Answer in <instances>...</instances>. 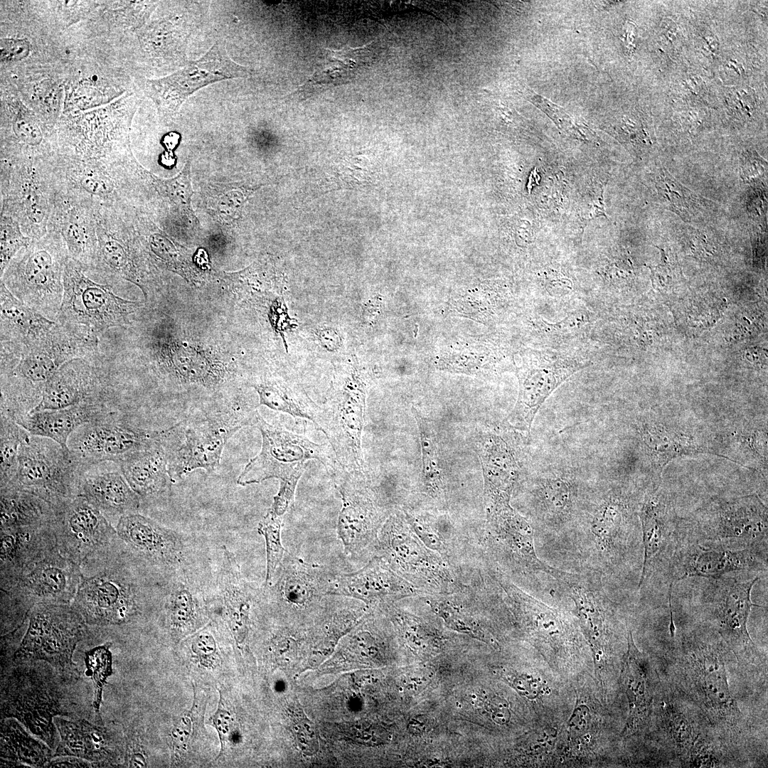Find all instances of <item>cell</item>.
Listing matches in <instances>:
<instances>
[{"label": "cell", "instance_id": "cell-1", "mask_svg": "<svg viewBox=\"0 0 768 768\" xmlns=\"http://www.w3.org/2000/svg\"><path fill=\"white\" fill-rule=\"evenodd\" d=\"M80 581L71 605L90 626L127 624L157 594L155 572L124 546L80 565Z\"/></svg>", "mask_w": 768, "mask_h": 768}, {"label": "cell", "instance_id": "cell-2", "mask_svg": "<svg viewBox=\"0 0 768 768\" xmlns=\"http://www.w3.org/2000/svg\"><path fill=\"white\" fill-rule=\"evenodd\" d=\"M0 345L1 412L15 419L38 405L61 366L100 349V342L73 335L57 323L46 336L28 346Z\"/></svg>", "mask_w": 768, "mask_h": 768}, {"label": "cell", "instance_id": "cell-3", "mask_svg": "<svg viewBox=\"0 0 768 768\" xmlns=\"http://www.w3.org/2000/svg\"><path fill=\"white\" fill-rule=\"evenodd\" d=\"M636 504L622 494H608L595 505L578 535L587 568L602 577L641 575L643 545Z\"/></svg>", "mask_w": 768, "mask_h": 768}, {"label": "cell", "instance_id": "cell-4", "mask_svg": "<svg viewBox=\"0 0 768 768\" xmlns=\"http://www.w3.org/2000/svg\"><path fill=\"white\" fill-rule=\"evenodd\" d=\"M49 667L26 662L16 667L1 689V713L4 718L17 719L53 749L58 746L55 718H73L75 710L61 683L64 677Z\"/></svg>", "mask_w": 768, "mask_h": 768}, {"label": "cell", "instance_id": "cell-5", "mask_svg": "<svg viewBox=\"0 0 768 768\" xmlns=\"http://www.w3.org/2000/svg\"><path fill=\"white\" fill-rule=\"evenodd\" d=\"M85 269L68 257L63 272V297L55 321L79 338L100 342L113 328L124 326L141 304L117 296L109 284L97 283Z\"/></svg>", "mask_w": 768, "mask_h": 768}, {"label": "cell", "instance_id": "cell-6", "mask_svg": "<svg viewBox=\"0 0 768 768\" xmlns=\"http://www.w3.org/2000/svg\"><path fill=\"white\" fill-rule=\"evenodd\" d=\"M81 577L80 565L58 548L26 565L16 576L0 580L1 624L18 626L37 604H71Z\"/></svg>", "mask_w": 768, "mask_h": 768}, {"label": "cell", "instance_id": "cell-7", "mask_svg": "<svg viewBox=\"0 0 768 768\" xmlns=\"http://www.w3.org/2000/svg\"><path fill=\"white\" fill-rule=\"evenodd\" d=\"M366 384L358 362L336 372L316 425L325 434L336 462L348 471H363L361 435Z\"/></svg>", "mask_w": 768, "mask_h": 768}, {"label": "cell", "instance_id": "cell-8", "mask_svg": "<svg viewBox=\"0 0 768 768\" xmlns=\"http://www.w3.org/2000/svg\"><path fill=\"white\" fill-rule=\"evenodd\" d=\"M256 407L248 404L233 406L175 425L182 432L181 439L174 449H166L172 483L198 469L215 471L229 439L241 428L255 425L259 415Z\"/></svg>", "mask_w": 768, "mask_h": 768}, {"label": "cell", "instance_id": "cell-9", "mask_svg": "<svg viewBox=\"0 0 768 768\" xmlns=\"http://www.w3.org/2000/svg\"><path fill=\"white\" fill-rule=\"evenodd\" d=\"M18 626L24 634L14 654V661H41L65 673L78 672L73 656L88 625L71 604H37Z\"/></svg>", "mask_w": 768, "mask_h": 768}, {"label": "cell", "instance_id": "cell-10", "mask_svg": "<svg viewBox=\"0 0 768 768\" xmlns=\"http://www.w3.org/2000/svg\"><path fill=\"white\" fill-rule=\"evenodd\" d=\"M683 521L702 544L733 550L767 549V508L755 494L713 500Z\"/></svg>", "mask_w": 768, "mask_h": 768}, {"label": "cell", "instance_id": "cell-11", "mask_svg": "<svg viewBox=\"0 0 768 768\" xmlns=\"http://www.w3.org/2000/svg\"><path fill=\"white\" fill-rule=\"evenodd\" d=\"M262 435L260 452L245 465L237 484L247 486L267 479H279V485L296 487L306 462L319 461L330 475L337 462L331 446L319 444L304 436L271 425L259 414L255 425Z\"/></svg>", "mask_w": 768, "mask_h": 768}, {"label": "cell", "instance_id": "cell-12", "mask_svg": "<svg viewBox=\"0 0 768 768\" xmlns=\"http://www.w3.org/2000/svg\"><path fill=\"white\" fill-rule=\"evenodd\" d=\"M767 573V549L729 550L699 543L687 531L683 520L658 582L673 586L688 577L716 578L723 576L759 577Z\"/></svg>", "mask_w": 768, "mask_h": 768}, {"label": "cell", "instance_id": "cell-13", "mask_svg": "<svg viewBox=\"0 0 768 768\" xmlns=\"http://www.w3.org/2000/svg\"><path fill=\"white\" fill-rule=\"evenodd\" d=\"M378 555L421 592L449 594L454 580L443 558L428 548L401 513L390 515L375 545Z\"/></svg>", "mask_w": 768, "mask_h": 768}, {"label": "cell", "instance_id": "cell-14", "mask_svg": "<svg viewBox=\"0 0 768 768\" xmlns=\"http://www.w3.org/2000/svg\"><path fill=\"white\" fill-rule=\"evenodd\" d=\"M81 466L69 449L48 438L26 434L14 486L56 507L78 495Z\"/></svg>", "mask_w": 768, "mask_h": 768}, {"label": "cell", "instance_id": "cell-15", "mask_svg": "<svg viewBox=\"0 0 768 768\" xmlns=\"http://www.w3.org/2000/svg\"><path fill=\"white\" fill-rule=\"evenodd\" d=\"M67 259L60 246L38 243L14 258L1 280L18 299L55 321L63 297Z\"/></svg>", "mask_w": 768, "mask_h": 768}, {"label": "cell", "instance_id": "cell-16", "mask_svg": "<svg viewBox=\"0 0 768 768\" xmlns=\"http://www.w3.org/2000/svg\"><path fill=\"white\" fill-rule=\"evenodd\" d=\"M53 509L58 549L76 564L102 558L122 546L114 526L84 496L78 495Z\"/></svg>", "mask_w": 768, "mask_h": 768}, {"label": "cell", "instance_id": "cell-17", "mask_svg": "<svg viewBox=\"0 0 768 768\" xmlns=\"http://www.w3.org/2000/svg\"><path fill=\"white\" fill-rule=\"evenodd\" d=\"M330 476L342 501L338 536L344 553L357 557L368 547L375 546L386 513L374 498L363 471H348L337 462Z\"/></svg>", "mask_w": 768, "mask_h": 768}, {"label": "cell", "instance_id": "cell-18", "mask_svg": "<svg viewBox=\"0 0 768 768\" xmlns=\"http://www.w3.org/2000/svg\"><path fill=\"white\" fill-rule=\"evenodd\" d=\"M161 433L136 427L106 410L79 427L68 445L81 468L105 462L119 464L159 439Z\"/></svg>", "mask_w": 768, "mask_h": 768}, {"label": "cell", "instance_id": "cell-19", "mask_svg": "<svg viewBox=\"0 0 768 768\" xmlns=\"http://www.w3.org/2000/svg\"><path fill=\"white\" fill-rule=\"evenodd\" d=\"M107 368L100 350L93 355L66 362L48 381L40 402L31 411L59 410L82 402L108 400L112 390Z\"/></svg>", "mask_w": 768, "mask_h": 768}, {"label": "cell", "instance_id": "cell-20", "mask_svg": "<svg viewBox=\"0 0 768 768\" xmlns=\"http://www.w3.org/2000/svg\"><path fill=\"white\" fill-rule=\"evenodd\" d=\"M703 579L698 594L714 615L722 637L734 650L754 649L747 624L752 607H761L751 600L752 590L760 577Z\"/></svg>", "mask_w": 768, "mask_h": 768}, {"label": "cell", "instance_id": "cell-21", "mask_svg": "<svg viewBox=\"0 0 768 768\" xmlns=\"http://www.w3.org/2000/svg\"><path fill=\"white\" fill-rule=\"evenodd\" d=\"M336 572L286 552L272 582L260 593L292 612L320 608L329 595Z\"/></svg>", "mask_w": 768, "mask_h": 768}, {"label": "cell", "instance_id": "cell-22", "mask_svg": "<svg viewBox=\"0 0 768 768\" xmlns=\"http://www.w3.org/2000/svg\"><path fill=\"white\" fill-rule=\"evenodd\" d=\"M643 545L642 568L638 587L641 593L656 580L674 542L680 523L673 503L659 485L652 487L639 504Z\"/></svg>", "mask_w": 768, "mask_h": 768}, {"label": "cell", "instance_id": "cell-23", "mask_svg": "<svg viewBox=\"0 0 768 768\" xmlns=\"http://www.w3.org/2000/svg\"><path fill=\"white\" fill-rule=\"evenodd\" d=\"M551 577L573 602L594 655L600 656L607 637V618L612 606L603 587L602 575L589 568L575 572L554 567Z\"/></svg>", "mask_w": 768, "mask_h": 768}, {"label": "cell", "instance_id": "cell-24", "mask_svg": "<svg viewBox=\"0 0 768 768\" xmlns=\"http://www.w3.org/2000/svg\"><path fill=\"white\" fill-rule=\"evenodd\" d=\"M487 521L489 545L501 563L525 575H551L553 567L538 558L533 528L525 518L511 508Z\"/></svg>", "mask_w": 768, "mask_h": 768}, {"label": "cell", "instance_id": "cell-25", "mask_svg": "<svg viewBox=\"0 0 768 768\" xmlns=\"http://www.w3.org/2000/svg\"><path fill=\"white\" fill-rule=\"evenodd\" d=\"M248 70L228 56L225 46L216 43L198 60L158 80L156 90L162 105L176 112L194 92L210 83L247 76Z\"/></svg>", "mask_w": 768, "mask_h": 768}, {"label": "cell", "instance_id": "cell-26", "mask_svg": "<svg viewBox=\"0 0 768 768\" xmlns=\"http://www.w3.org/2000/svg\"><path fill=\"white\" fill-rule=\"evenodd\" d=\"M114 528L125 548L154 572L183 558L179 535L148 516L138 512L124 515Z\"/></svg>", "mask_w": 768, "mask_h": 768}, {"label": "cell", "instance_id": "cell-27", "mask_svg": "<svg viewBox=\"0 0 768 768\" xmlns=\"http://www.w3.org/2000/svg\"><path fill=\"white\" fill-rule=\"evenodd\" d=\"M419 593L422 592L377 555L358 570L336 572L331 594L356 599L375 607L388 605Z\"/></svg>", "mask_w": 768, "mask_h": 768}, {"label": "cell", "instance_id": "cell-28", "mask_svg": "<svg viewBox=\"0 0 768 768\" xmlns=\"http://www.w3.org/2000/svg\"><path fill=\"white\" fill-rule=\"evenodd\" d=\"M78 495L97 508L114 526L124 515L138 512L141 498L133 491L121 470L81 469Z\"/></svg>", "mask_w": 768, "mask_h": 768}, {"label": "cell", "instance_id": "cell-29", "mask_svg": "<svg viewBox=\"0 0 768 768\" xmlns=\"http://www.w3.org/2000/svg\"><path fill=\"white\" fill-rule=\"evenodd\" d=\"M54 723L60 735L54 757H76L95 762L100 767L114 764L118 749L111 730L85 719L68 720L57 716Z\"/></svg>", "mask_w": 768, "mask_h": 768}, {"label": "cell", "instance_id": "cell-30", "mask_svg": "<svg viewBox=\"0 0 768 768\" xmlns=\"http://www.w3.org/2000/svg\"><path fill=\"white\" fill-rule=\"evenodd\" d=\"M582 367L553 363L527 368L521 375V390L516 406L510 415L513 427L530 432L533 420L548 395L567 378Z\"/></svg>", "mask_w": 768, "mask_h": 768}, {"label": "cell", "instance_id": "cell-31", "mask_svg": "<svg viewBox=\"0 0 768 768\" xmlns=\"http://www.w3.org/2000/svg\"><path fill=\"white\" fill-rule=\"evenodd\" d=\"M0 580L16 576L28 564L58 548L53 523L1 528Z\"/></svg>", "mask_w": 768, "mask_h": 768}, {"label": "cell", "instance_id": "cell-32", "mask_svg": "<svg viewBox=\"0 0 768 768\" xmlns=\"http://www.w3.org/2000/svg\"><path fill=\"white\" fill-rule=\"evenodd\" d=\"M107 401L87 402L59 410L28 412L15 420L29 434L48 438L68 449L71 434L106 410Z\"/></svg>", "mask_w": 768, "mask_h": 768}, {"label": "cell", "instance_id": "cell-33", "mask_svg": "<svg viewBox=\"0 0 768 768\" xmlns=\"http://www.w3.org/2000/svg\"><path fill=\"white\" fill-rule=\"evenodd\" d=\"M161 435L148 447L117 464L125 479L141 499L161 495L172 483Z\"/></svg>", "mask_w": 768, "mask_h": 768}, {"label": "cell", "instance_id": "cell-34", "mask_svg": "<svg viewBox=\"0 0 768 768\" xmlns=\"http://www.w3.org/2000/svg\"><path fill=\"white\" fill-rule=\"evenodd\" d=\"M0 343L22 346L46 336L56 322L18 299L1 280Z\"/></svg>", "mask_w": 768, "mask_h": 768}, {"label": "cell", "instance_id": "cell-35", "mask_svg": "<svg viewBox=\"0 0 768 768\" xmlns=\"http://www.w3.org/2000/svg\"><path fill=\"white\" fill-rule=\"evenodd\" d=\"M483 455L484 500L487 516L510 508V498L517 476L516 464L506 443L498 437L489 439Z\"/></svg>", "mask_w": 768, "mask_h": 768}, {"label": "cell", "instance_id": "cell-36", "mask_svg": "<svg viewBox=\"0 0 768 768\" xmlns=\"http://www.w3.org/2000/svg\"><path fill=\"white\" fill-rule=\"evenodd\" d=\"M223 560L218 577L219 593L235 636L243 640L248 630L251 603L260 590L243 578L233 555L226 547L223 546Z\"/></svg>", "mask_w": 768, "mask_h": 768}, {"label": "cell", "instance_id": "cell-37", "mask_svg": "<svg viewBox=\"0 0 768 768\" xmlns=\"http://www.w3.org/2000/svg\"><path fill=\"white\" fill-rule=\"evenodd\" d=\"M628 650L622 664L621 683L629 702V716L624 732L631 733L648 715L652 696L643 655L636 648L631 631L627 636Z\"/></svg>", "mask_w": 768, "mask_h": 768}, {"label": "cell", "instance_id": "cell-38", "mask_svg": "<svg viewBox=\"0 0 768 768\" xmlns=\"http://www.w3.org/2000/svg\"><path fill=\"white\" fill-rule=\"evenodd\" d=\"M535 516L541 528L560 533L572 520L574 494L569 484L560 479L541 481L533 491Z\"/></svg>", "mask_w": 768, "mask_h": 768}, {"label": "cell", "instance_id": "cell-39", "mask_svg": "<svg viewBox=\"0 0 768 768\" xmlns=\"http://www.w3.org/2000/svg\"><path fill=\"white\" fill-rule=\"evenodd\" d=\"M1 528L40 526L53 523V507L15 487L1 488Z\"/></svg>", "mask_w": 768, "mask_h": 768}, {"label": "cell", "instance_id": "cell-40", "mask_svg": "<svg viewBox=\"0 0 768 768\" xmlns=\"http://www.w3.org/2000/svg\"><path fill=\"white\" fill-rule=\"evenodd\" d=\"M53 757L51 750L31 737L14 718L1 723V766L44 767Z\"/></svg>", "mask_w": 768, "mask_h": 768}, {"label": "cell", "instance_id": "cell-41", "mask_svg": "<svg viewBox=\"0 0 768 768\" xmlns=\"http://www.w3.org/2000/svg\"><path fill=\"white\" fill-rule=\"evenodd\" d=\"M253 387L259 395V405L293 417L309 420L316 425L320 407L301 391L292 389L282 381L272 379L263 380L254 384Z\"/></svg>", "mask_w": 768, "mask_h": 768}, {"label": "cell", "instance_id": "cell-42", "mask_svg": "<svg viewBox=\"0 0 768 768\" xmlns=\"http://www.w3.org/2000/svg\"><path fill=\"white\" fill-rule=\"evenodd\" d=\"M644 441L661 471L671 459L682 454L710 452L695 444L691 438L669 430L662 425H649L644 430Z\"/></svg>", "mask_w": 768, "mask_h": 768}, {"label": "cell", "instance_id": "cell-43", "mask_svg": "<svg viewBox=\"0 0 768 768\" xmlns=\"http://www.w3.org/2000/svg\"><path fill=\"white\" fill-rule=\"evenodd\" d=\"M28 433L7 413L1 412V487L14 486L20 444Z\"/></svg>", "mask_w": 768, "mask_h": 768}, {"label": "cell", "instance_id": "cell-44", "mask_svg": "<svg viewBox=\"0 0 768 768\" xmlns=\"http://www.w3.org/2000/svg\"><path fill=\"white\" fill-rule=\"evenodd\" d=\"M197 591L189 585L178 583L171 589L166 603L173 629L183 631L193 626L198 614Z\"/></svg>", "mask_w": 768, "mask_h": 768}, {"label": "cell", "instance_id": "cell-45", "mask_svg": "<svg viewBox=\"0 0 768 768\" xmlns=\"http://www.w3.org/2000/svg\"><path fill=\"white\" fill-rule=\"evenodd\" d=\"M656 187L664 205L683 219L691 220L700 211L698 196L669 174H661Z\"/></svg>", "mask_w": 768, "mask_h": 768}, {"label": "cell", "instance_id": "cell-46", "mask_svg": "<svg viewBox=\"0 0 768 768\" xmlns=\"http://www.w3.org/2000/svg\"><path fill=\"white\" fill-rule=\"evenodd\" d=\"M282 517L270 508L258 524L257 531L265 541L266 576L264 586L270 585L281 565L286 550L281 541Z\"/></svg>", "mask_w": 768, "mask_h": 768}, {"label": "cell", "instance_id": "cell-47", "mask_svg": "<svg viewBox=\"0 0 768 768\" xmlns=\"http://www.w3.org/2000/svg\"><path fill=\"white\" fill-rule=\"evenodd\" d=\"M113 642L107 641L85 653V661L87 675L90 676L94 683L93 708L98 713L102 698L103 687L107 678L112 675V653L110 648Z\"/></svg>", "mask_w": 768, "mask_h": 768}, {"label": "cell", "instance_id": "cell-48", "mask_svg": "<svg viewBox=\"0 0 768 768\" xmlns=\"http://www.w3.org/2000/svg\"><path fill=\"white\" fill-rule=\"evenodd\" d=\"M95 262L102 272L132 279L134 277L130 259L126 247L112 238L102 240Z\"/></svg>", "mask_w": 768, "mask_h": 768}, {"label": "cell", "instance_id": "cell-49", "mask_svg": "<svg viewBox=\"0 0 768 768\" xmlns=\"http://www.w3.org/2000/svg\"><path fill=\"white\" fill-rule=\"evenodd\" d=\"M416 417L422 449L425 484L429 493L437 494L442 490V481L436 457L434 433L425 420L422 417L418 418L417 415Z\"/></svg>", "mask_w": 768, "mask_h": 768}, {"label": "cell", "instance_id": "cell-50", "mask_svg": "<svg viewBox=\"0 0 768 768\" xmlns=\"http://www.w3.org/2000/svg\"><path fill=\"white\" fill-rule=\"evenodd\" d=\"M529 100L543 110L560 127L575 138L587 140L588 131L582 126L575 123L574 119L560 107L550 100L532 91L528 94Z\"/></svg>", "mask_w": 768, "mask_h": 768}, {"label": "cell", "instance_id": "cell-51", "mask_svg": "<svg viewBox=\"0 0 768 768\" xmlns=\"http://www.w3.org/2000/svg\"><path fill=\"white\" fill-rule=\"evenodd\" d=\"M29 242L19 230L18 225L11 223L1 222V277H3L10 262L21 247H27Z\"/></svg>", "mask_w": 768, "mask_h": 768}, {"label": "cell", "instance_id": "cell-52", "mask_svg": "<svg viewBox=\"0 0 768 768\" xmlns=\"http://www.w3.org/2000/svg\"><path fill=\"white\" fill-rule=\"evenodd\" d=\"M190 161L176 177L164 181L165 191L169 199L176 206L193 215L191 201L193 189L191 183Z\"/></svg>", "mask_w": 768, "mask_h": 768}, {"label": "cell", "instance_id": "cell-53", "mask_svg": "<svg viewBox=\"0 0 768 768\" xmlns=\"http://www.w3.org/2000/svg\"><path fill=\"white\" fill-rule=\"evenodd\" d=\"M247 195L240 188L231 187L225 190L217 200L216 210L224 220H230L240 215Z\"/></svg>", "mask_w": 768, "mask_h": 768}, {"label": "cell", "instance_id": "cell-54", "mask_svg": "<svg viewBox=\"0 0 768 768\" xmlns=\"http://www.w3.org/2000/svg\"><path fill=\"white\" fill-rule=\"evenodd\" d=\"M220 700L215 713L210 717V721L215 727L220 742V751L218 757L223 753L225 747L231 740L234 729V719L230 711L223 708V698L219 690Z\"/></svg>", "mask_w": 768, "mask_h": 768}, {"label": "cell", "instance_id": "cell-55", "mask_svg": "<svg viewBox=\"0 0 768 768\" xmlns=\"http://www.w3.org/2000/svg\"><path fill=\"white\" fill-rule=\"evenodd\" d=\"M191 710L184 713L175 723L171 733V744L174 752H181L186 750L188 740L193 735V715Z\"/></svg>", "mask_w": 768, "mask_h": 768}, {"label": "cell", "instance_id": "cell-56", "mask_svg": "<svg viewBox=\"0 0 768 768\" xmlns=\"http://www.w3.org/2000/svg\"><path fill=\"white\" fill-rule=\"evenodd\" d=\"M191 649L201 661L208 660L216 652V641L213 634L206 628L191 637Z\"/></svg>", "mask_w": 768, "mask_h": 768}, {"label": "cell", "instance_id": "cell-57", "mask_svg": "<svg viewBox=\"0 0 768 768\" xmlns=\"http://www.w3.org/2000/svg\"><path fill=\"white\" fill-rule=\"evenodd\" d=\"M0 50L3 60H19L28 55L29 44L21 39L4 38L1 40Z\"/></svg>", "mask_w": 768, "mask_h": 768}, {"label": "cell", "instance_id": "cell-58", "mask_svg": "<svg viewBox=\"0 0 768 768\" xmlns=\"http://www.w3.org/2000/svg\"><path fill=\"white\" fill-rule=\"evenodd\" d=\"M13 127L17 137L28 144L35 146L42 140L43 137L38 126L31 120L16 119Z\"/></svg>", "mask_w": 768, "mask_h": 768}, {"label": "cell", "instance_id": "cell-59", "mask_svg": "<svg viewBox=\"0 0 768 768\" xmlns=\"http://www.w3.org/2000/svg\"><path fill=\"white\" fill-rule=\"evenodd\" d=\"M314 333L318 343L326 351L335 352L342 346L341 335L334 327L328 326H319L314 330Z\"/></svg>", "mask_w": 768, "mask_h": 768}, {"label": "cell", "instance_id": "cell-60", "mask_svg": "<svg viewBox=\"0 0 768 768\" xmlns=\"http://www.w3.org/2000/svg\"><path fill=\"white\" fill-rule=\"evenodd\" d=\"M80 183L85 189L97 195H105L112 190V184L109 180L100 174H85L81 178Z\"/></svg>", "mask_w": 768, "mask_h": 768}, {"label": "cell", "instance_id": "cell-61", "mask_svg": "<svg viewBox=\"0 0 768 768\" xmlns=\"http://www.w3.org/2000/svg\"><path fill=\"white\" fill-rule=\"evenodd\" d=\"M766 162L759 156H747L742 166V177L745 181H754L763 177L767 169Z\"/></svg>", "mask_w": 768, "mask_h": 768}, {"label": "cell", "instance_id": "cell-62", "mask_svg": "<svg viewBox=\"0 0 768 768\" xmlns=\"http://www.w3.org/2000/svg\"><path fill=\"white\" fill-rule=\"evenodd\" d=\"M55 759H50L44 767H100L97 764L73 756H60Z\"/></svg>", "mask_w": 768, "mask_h": 768}, {"label": "cell", "instance_id": "cell-63", "mask_svg": "<svg viewBox=\"0 0 768 768\" xmlns=\"http://www.w3.org/2000/svg\"><path fill=\"white\" fill-rule=\"evenodd\" d=\"M603 193H604V189H603V188H602L599 197L594 199L591 203V204L590 206V209L588 210V211L586 213L587 215L585 217V220L586 221L590 220L591 219H592L594 218L601 216V215L607 218V216L606 215V211H605V206H604V202Z\"/></svg>", "mask_w": 768, "mask_h": 768}]
</instances>
